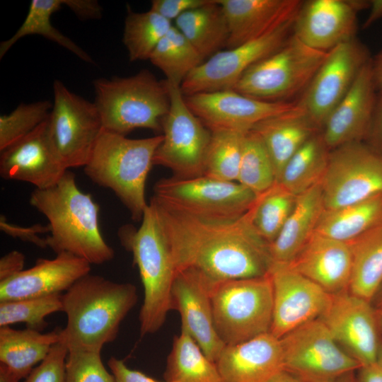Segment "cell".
Segmentation results:
<instances>
[{
    "label": "cell",
    "instance_id": "cell-28",
    "mask_svg": "<svg viewBox=\"0 0 382 382\" xmlns=\"http://www.w3.org/2000/svg\"><path fill=\"white\" fill-rule=\"evenodd\" d=\"M325 209L320 183L297 195L293 210L270 244L272 262L289 263L315 232Z\"/></svg>",
    "mask_w": 382,
    "mask_h": 382
},
{
    "label": "cell",
    "instance_id": "cell-59",
    "mask_svg": "<svg viewBox=\"0 0 382 382\" xmlns=\"http://www.w3.org/2000/svg\"><path fill=\"white\" fill-rule=\"evenodd\" d=\"M381 303H382V300H381ZM381 307H382V305H381Z\"/></svg>",
    "mask_w": 382,
    "mask_h": 382
},
{
    "label": "cell",
    "instance_id": "cell-17",
    "mask_svg": "<svg viewBox=\"0 0 382 382\" xmlns=\"http://www.w3.org/2000/svg\"><path fill=\"white\" fill-rule=\"evenodd\" d=\"M273 289L270 333L280 339L287 333L319 318L331 294L291 268L288 263L272 262L269 272Z\"/></svg>",
    "mask_w": 382,
    "mask_h": 382
},
{
    "label": "cell",
    "instance_id": "cell-40",
    "mask_svg": "<svg viewBox=\"0 0 382 382\" xmlns=\"http://www.w3.org/2000/svg\"><path fill=\"white\" fill-rule=\"evenodd\" d=\"M237 182L257 197L277 183L272 159L259 136L251 130L245 136Z\"/></svg>",
    "mask_w": 382,
    "mask_h": 382
},
{
    "label": "cell",
    "instance_id": "cell-3",
    "mask_svg": "<svg viewBox=\"0 0 382 382\" xmlns=\"http://www.w3.org/2000/svg\"><path fill=\"white\" fill-rule=\"evenodd\" d=\"M137 301L131 283H119L100 275L83 276L62 294V311L67 317L60 340L68 350L101 352L116 338L120 325Z\"/></svg>",
    "mask_w": 382,
    "mask_h": 382
},
{
    "label": "cell",
    "instance_id": "cell-14",
    "mask_svg": "<svg viewBox=\"0 0 382 382\" xmlns=\"http://www.w3.org/2000/svg\"><path fill=\"white\" fill-rule=\"evenodd\" d=\"M295 19L268 33L221 50L192 71L180 86L185 96L232 89L250 66L279 49L291 36Z\"/></svg>",
    "mask_w": 382,
    "mask_h": 382
},
{
    "label": "cell",
    "instance_id": "cell-35",
    "mask_svg": "<svg viewBox=\"0 0 382 382\" xmlns=\"http://www.w3.org/2000/svg\"><path fill=\"white\" fill-rule=\"evenodd\" d=\"M149 60L164 74L168 83L178 86L205 61L173 25L158 43Z\"/></svg>",
    "mask_w": 382,
    "mask_h": 382
},
{
    "label": "cell",
    "instance_id": "cell-38",
    "mask_svg": "<svg viewBox=\"0 0 382 382\" xmlns=\"http://www.w3.org/2000/svg\"><path fill=\"white\" fill-rule=\"evenodd\" d=\"M296 197L277 182L257 197L250 208L252 222L258 234L269 244L280 232L294 209Z\"/></svg>",
    "mask_w": 382,
    "mask_h": 382
},
{
    "label": "cell",
    "instance_id": "cell-50",
    "mask_svg": "<svg viewBox=\"0 0 382 382\" xmlns=\"http://www.w3.org/2000/svg\"><path fill=\"white\" fill-rule=\"evenodd\" d=\"M370 132H372L376 143L382 149V93H378Z\"/></svg>",
    "mask_w": 382,
    "mask_h": 382
},
{
    "label": "cell",
    "instance_id": "cell-26",
    "mask_svg": "<svg viewBox=\"0 0 382 382\" xmlns=\"http://www.w3.org/2000/svg\"><path fill=\"white\" fill-rule=\"evenodd\" d=\"M215 364L223 382H267L284 370L280 339L267 332L226 345Z\"/></svg>",
    "mask_w": 382,
    "mask_h": 382
},
{
    "label": "cell",
    "instance_id": "cell-48",
    "mask_svg": "<svg viewBox=\"0 0 382 382\" xmlns=\"http://www.w3.org/2000/svg\"><path fill=\"white\" fill-rule=\"evenodd\" d=\"M25 255L12 250L0 259V282L6 280L23 270Z\"/></svg>",
    "mask_w": 382,
    "mask_h": 382
},
{
    "label": "cell",
    "instance_id": "cell-27",
    "mask_svg": "<svg viewBox=\"0 0 382 382\" xmlns=\"http://www.w3.org/2000/svg\"><path fill=\"white\" fill-rule=\"evenodd\" d=\"M319 127L309 117L298 102L286 112L264 120L251 129L265 145L273 163L277 182L288 161Z\"/></svg>",
    "mask_w": 382,
    "mask_h": 382
},
{
    "label": "cell",
    "instance_id": "cell-16",
    "mask_svg": "<svg viewBox=\"0 0 382 382\" xmlns=\"http://www.w3.org/2000/svg\"><path fill=\"white\" fill-rule=\"evenodd\" d=\"M336 342L361 366L376 363L379 346L378 316L369 301L348 290L331 294L319 318Z\"/></svg>",
    "mask_w": 382,
    "mask_h": 382
},
{
    "label": "cell",
    "instance_id": "cell-15",
    "mask_svg": "<svg viewBox=\"0 0 382 382\" xmlns=\"http://www.w3.org/2000/svg\"><path fill=\"white\" fill-rule=\"evenodd\" d=\"M368 48L355 38L328 52L300 101L319 127L347 93L361 69L371 60Z\"/></svg>",
    "mask_w": 382,
    "mask_h": 382
},
{
    "label": "cell",
    "instance_id": "cell-9",
    "mask_svg": "<svg viewBox=\"0 0 382 382\" xmlns=\"http://www.w3.org/2000/svg\"><path fill=\"white\" fill-rule=\"evenodd\" d=\"M153 197L163 206L194 216L232 219L242 216L257 196L238 182L205 175L191 178H161L154 187Z\"/></svg>",
    "mask_w": 382,
    "mask_h": 382
},
{
    "label": "cell",
    "instance_id": "cell-43",
    "mask_svg": "<svg viewBox=\"0 0 382 382\" xmlns=\"http://www.w3.org/2000/svg\"><path fill=\"white\" fill-rule=\"evenodd\" d=\"M64 382H117L101 359L100 352L71 349L65 363Z\"/></svg>",
    "mask_w": 382,
    "mask_h": 382
},
{
    "label": "cell",
    "instance_id": "cell-56",
    "mask_svg": "<svg viewBox=\"0 0 382 382\" xmlns=\"http://www.w3.org/2000/svg\"><path fill=\"white\" fill-rule=\"evenodd\" d=\"M354 371L349 372L343 375L342 376L339 378L335 382H357L354 377Z\"/></svg>",
    "mask_w": 382,
    "mask_h": 382
},
{
    "label": "cell",
    "instance_id": "cell-31",
    "mask_svg": "<svg viewBox=\"0 0 382 382\" xmlns=\"http://www.w3.org/2000/svg\"><path fill=\"white\" fill-rule=\"evenodd\" d=\"M348 243L352 256L348 291L371 301L382 286V221Z\"/></svg>",
    "mask_w": 382,
    "mask_h": 382
},
{
    "label": "cell",
    "instance_id": "cell-49",
    "mask_svg": "<svg viewBox=\"0 0 382 382\" xmlns=\"http://www.w3.org/2000/svg\"><path fill=\"white\" fill-rule=\"evenodd\" d=\"M66 6L81 18H99L102 7L95 0H67Z\"/></svg>",
    "mask_w": 382,
    "mask_h": 382
},
{
    "label": "cell",
    "instance_id": "cell-57",
    "mask_svg": "<svg viewBox=\"0 0 382 382\" xmlns=\"http://www.w3.org/2000/svg\"><path fill=\"white\" fill-rule=\"evenodd\" d=\"M376 364L382 371V338L380 340L379 346L377 352Z\"/></svg>",
    "mask_w": 382,
    "mask_h": 382
},
{
    "label": "cell",
    "instance_id": "cell-1",
    "mask_svg": "<svg viewBox=\"0 0 382 382\" xmlns=\"http://www.w3.org/2000/svg\"><path fill=\"white\" fill-rule=\"evenodd\" d=\"M176 272L193 268L212 284L262 277L272 260L250 209L241 216L212 219L169 209L154 197ZM251 208V207H250Z\"/></svg>",
    "mask_w": 382,
    "mask_h": 382
},
{
    "label": "cell",
    "instance_id": "cell-39",
    "mask_svg": "<svg viewBox=\"0 0 382 382\" xmlns=\"http://www.w3.org/2000/svg\"><path fill=\"white\" fill-rule=\"evenodd\" d=\"M211 132L203 175L222 181L237 182L246 133L227 129Z\"/></svg>",
    "mask_w": 382,
    "mask_h": 382
},
{
    "label": "cell",
    "instance_id": "cell-55",
    "mask_svg": "<svg viewBox=\"0 0 382 382\" xmlns=\"http://www.w3.org/2000/svg\"><path fill=\"white\" fill-rule=\"evenodd\" d=\"M20 380L15 376L5 366L0 364V382H19Z\"/></svg>",
    "mask_w": 382,
    "mask_h": 382
},
{
    "label": "cell",
    "instance_id": "cell-36",
    "mask_svg": "<svg viewBox=\"0 0 382 382\" xmlns=\"http://www.w3.org/2000/svg\"><path fill=\"white\" fill-rule=\"evenodd\" d=\"M67 0H32L27 16L9 39L0 44V58L21 38L29 35H40L73 52L81 59L94 64L93 59L74 41L63 35L51 23L52 15L62 6H66Z\"/></svg>",
    "mask_w": 382,
    "mask_h": 382
},
{
    "label": "cell",
    "instance_id": "cell-18",
    "mask_svg": "<svg viewBox=\"0 0 382 382\" xmlns=\"http://www.w3.org/2000/svg\"><path fill=\"white\" fill-rule=\"evenodd\" d=\"M185 100L210 131L227 129L244 133L264 120L294 109L298 104L260 100L233 89L199 93L185 96Z\"/></svg>",
    "mask_w": 382,
    "mask_h": 382
},
{
    "label": "cell",
    "instance_id": "cell-33",
    "mask_svg": "<svg viewBox=\"0 0 382 382\" xmlns=\"http://www.w3.org/2000/svg\"><path fill=\"white\" fill-rule=\"evenodd\" d=\"M329 150L321 134H316L288 161L277 183L296 196L320 183L328 163Z\"/></svg>",
    "mask_w": 382,
    "mask_h": 382
},
{
    "label": "cell",
    "instance_id": "cell-45",
    "mask_svg": "<svg viewBox=\"0 0 382 382\" xmlns=\"http://www.w3.org/2000/svg\"><path fill=\"white\" fill-rule=\"evenodd\" d=\"M0 228L6 234L19 238L24 241L30 242L38 247L46 248V238H41L39 235L47 232H50L49 225L42 226L40 224H35L32 226H21L8 223L4 215H1Z\"/></svg>",
    "mask_w": 382,
    "mask_h": 382
},
{
    "label": "cell",
    "instance_id": "cell-37",
    "mask_svg": "<svg viewBox=\"0 0 382 382\" xmlns=\"http://www.w3.org/2000/svg\"><path fill=\"white\" fill-rule=\"evenodd\" d=\"M173 26L172 22L149 9L137 13L127 8L122 41L131 62L146 60Z\"/></svg>",
    "mask_w": 382,
    "mask_h": 382
},
{
    "label": "cell",
    "instance_id": "cell-58",
    "mask_svg": "<svg viewBox=\"0 0 382 382\" xmlns=\"http://www.w3.org/2000/svg\"><path fill=\"white\" fill-rule=\"evenodd\" d=\"M378 316V322H379V326L382 328V310L381 312Z\"/></svg>",
    "mask_w": 382,
    "mask_h": 382
},
{
    "label": "cell",
    "instance_id": "cell-51",
    "mask_svg": "<svg viewBox=\"0 0 382 382\" xmlns=\"http://www.w3.org/2000/svg\"><path fill=\"white\" fill-rule=\"evenodd\" d=\"M357 382H382V371L376 363L359 369Z\"/></svg>",
    "mask_w": 382,
    "mask_h": 382
},
{
    "label": "cell",
    "instance_id": "cell-29",
    "mask_svg": "<svg viewBox=\"0 0 382 382\" xmlns=\"http://www.w3.org/2000/svg\"><path fill=\"white\" fill-rule=\"evenodd\" d=\"M60 330L42 333L30 328L0 327V364L20 381L25 378L60 340Z\"/></svg>",
    "mask_w": 382,
    "mask_h": 382
},
{
    "label": "cell",
    "instance_id": "cell-12",
    "mask_svg": "<svg viewBox=\"0 0 382 382\" xmlns=\"http://www.w3.org/2000/svg\"><path fill=\"white\" fill-rule=\"evenodd\" d=\"M325 209H334L382 194V154L360 142L330 153L320 180Z\"/></svg>",
    "mask_w": 382,
    "mask_h": 382
},
{
    "label": "cell",
    "instance_id": "cell-7",
    "mask_svg": "<svg viewBox=\"0 0 382 382\" xmlns=\"http://www.w3.org/2000/svg\"><path fill=\"white\" fill-rule=\"evenodd\" d=\"M211 299L215 328L226 345L270 332L273 289L269 273L214 284Z\"/></svg>",
    "mask_w": 382,
    "mask_h": 382
},
{
    "label": "cell",
    "instance_id": "cell-4",
    "mask_svg": "<svg viewBox=\"0 0 382 382\" xmlns=\"http://www.w3.org/2000/svg\"><path fill=\"white\" fill-rule=\"evenodd\" d=\"M121 244L132 253L144 288L139 316L141 336L157 332L173 309L172 289L176 275L173 254L156 207L151 200L138 228L125 225L118 231Z\"/></svg>",
    "mask_w": 382,
    "mask_h": 382
},
{
    "label": "cell",
    "instance_id": "cell-11",
    "mask_svg": "<svg viewBox=\"0 0 382 382\" xmlns=\"http://www.w3.org/2000/svg\"><path fill=\"white\" fill-rule=\"evenodd\" d=\"M166 83L170 108L162 122L163 140L153 164L169 168L177 178L203 175L212 132L190 110L180 86Z\"/></svg>",
    "mask_w": 382,
    "mask_h": 382
},
{
    "label": "cell",
    "instance_id": "cell-52",
    "mask_svg": "<svg viewBox=\"0 0 382 382\" xmlns=\"http://www.w3.org/2000/svg\"><path fill=\"white\" fill-rule=\"evenodd\" d=\"M369 15L362 24L363 29H367L382 18V0H371Z\"/></svg>",
    "mask_w": 382,
    "mask_h": 382
},
{
    "label": "cell",
    "instance_id": "cell-2",
    "mask_svg": "<svg viewBox=\"0 0 382 382\" xmlns=\"http://www.w3.org/2000/svg\"><path fill=\"white\" fill-rule=\"evenodd\" d=\"M29 202L48 220L47 247L57 254L68 253L91 265L113 259L115 252L100 232V207L91 195L79 188L74 173L67 170L54 185L35 188Z\"/></svg>",
    "mask_w": 382,
    "mask_h": 382
},
{
    "label": "cell",
    "instance_id": "cell-53",
    "mask_svg": "<svg viewBox=\"0 0 382 382\" xmlns=\"http://www.w3.org/2000/svg\"><path fill=\"white\" fill-rule=\"evenodd\" d=\"M371 68L377 93H382V50L372 58Z\"/></svg>",
    "mask_w": 382,
    "mask_h": 382
},
{
    "label": "cell",
    "instance_id": "cell-19",
    "mask_svg": "<svg viewBox=\"0 0 382 382\" xmlns=\"http://www.w3.org/2000/svg\"><path fill=\"white\" fill-rule=\"evenodd\" d=\"M67 170L51 139L47 119L1 151V177L28 183L37 189L54 185Z\"/></svg>",
    "mask_w": 382,
    "mask_h": 382
},
{
    "label": "cell",
    "instance_id": "cell-23",
    "mask_svg": "<svg viewBox=\"0 0 382 382\" xmlns=\"http://www.w3.org/2000/svg\"><path fill=\"white\" fill-rule=\"evenodd\" d=\"M357 13L350 0L303 1L293 33L306 45L328 52L355 38Z\"/></svg>",
    "mask_w": 382,
    "mask_h": 382
},
{
    "label": "cell",
    "instance_id": "cell-10",
    "mask_svg": "<svg viewBox=\"0 0 382 382\" xmlns=\"http://www.w3.org/2000/svg\"><path fill=\"white\" fill-rule=\"evenodd\" d=\"M280 342L284 370L301 382H335L361 367L319 318L287 333Z\"/></svg>",
    "mask_w": 382,
    "mask_h": 382
},
{
    "label": "cell",
    "instance_id": "cell-22",
    "mask_svg": "<svg viewBox=\"0 0 382 382\" xmlns=\"http://www.w3.org/2000/svg\"><path fill=\"white\" fill-rule=\"evenodd\" d=\"M90 271L88 262L68 253L37 259L32 267L0 282V302L62 294Z\"/></svg>",
    "mask_w": 382,
    "mask_h": 382
},
{
    "label": "cell",
    "instance_id": "cell-24",
    "mask_svg": "<svg viewBox=\"0 0 382 382\" xmlns=\"http://www.w3.org/2000/svg\"><path fill=\"white\" fill-rule=\"evenodd\" d=\"M352 256L348 243L314 232L288 264L330 294L349 289Z\"/></svg>",
    "mask_w": 382,
    "mask_h": 382
},
{
    "label": "cell",
    "instance_id": "cell-20",
    "mask_svg": "<svg viewBox=\"0 0 382 382\" xmlns=\"http://www.w3.org/2000/svg\"><path fill=\"white\" fill-rule=\"evenodd\" d=\"M213 285L193 268L180 270L173 282L172 305L181 316V329L187 332L211 361L216 362L226 345L214 325L211 299Z\"/></svg>",
    "mask_w": 382,
    "mask_h": 382
},
{
    "label": "cell",
    "instance_id": "cell-8",
    "mask_svg": "<svg viewBox=\"0 0 382 382\" xmlns=\"http://www.w3.org/2000/svg\"><path fill=\"white\" fill-rule=\"evenodd\" d=\"M328 53L306 45L293 33L279 49L247 69L232 89L260 100L285 102L306 89Z\"/></svg>",
    "mask_w": 382,
    "mask_h": 382
},
{
    "label": "cell",
    "instance_id": "cell-54",
    "mask_svg": "<svg viewBox=\"0 0 382 382\" xmlns=\"http://www.w3.org/2000/svg\"><path fill=\"white\" fill-rule=\"evenodd\" d=\"M267 382H301V381H300L298 378L294 377L291 374L283 370L277 373L276 375L272 377Z\"/></svg>",
    "mask_w": 382,
    "mask_h": 382
},
{
    "label": "cell",
    "instance_id": "cell-42",
    "mask_svg": "<svg viewBox=\"0 0 382 382\" xmlns=\"http://www.w3.org/2000/svg\"><path fill=\"white\" fill-rule=\"evenodd\" d=\"M52 104L47 100L21 103L8 115L0 116V151L26 136L49 117Z\"/></svg>",
    "mask_w": 382,
    "mask_h": 382
},
{
    "label": "cell",
    "instance_id": "cell-13",
    "mask_svg": "<svg viewBox=\"0 0 382 382\" xmlns=\"http://www.w3.org/2000/svg\"><path fill=\"white\" fill-rule=\"evenodd\" d=\"M53 93L47 118L52 142L67 169L84 167L103 129L97 106L59 80L54 81Z\"/></svg>",
    "mask_w": 382,
    "mask_h": 382
},
{
    "label": "cell",
    "instance_id": "cell-25",
    "mask_svg": "<svg viewBox=\"0 0 382 382\" xmlns=\"http://www.w3.org/2000/svg\"><path fill=\"white\" fill-rule=\"evenodd\" d=\"M228 28L226 49L258 38L294 19L300 0H218Z\"/></svg>",
    "mask_w": 382,
    "mask_h": 382
},
{
    "label": "cell",
    "instance_id": "cell-6",
    "mask_svg": "<svg viewBox=\"0 0 382 382\" xmlns=\"http://www.w3.org/2000/svg\"><path fill=\"white\" fill-rule=\"evenodd\" d=\"M93 86L104 129L124 136L139 128L162 132L170 108L166 80L158 81L143 69L128 77L98 79Z\"/></svg>",
    "mask_w": 382,
    "mask_h": 382
},
{
    "label": "cell",
    "instance_id": "cell-46",
    "mask_svg": "<svg viewBox=\"0 0 382 382\" xmlns=\"http://www.w3.org/2000/svg\"><path fill=\"white\" fill-rule=\"evenodd\" d=\"M209 0H152L150 9L171 21L183 13L205 5Z\"/></svg>",
    "mask_w": 382,
    "mask_h": 382
},
{
    "label": "cell",
    "instance_id": "cell-41",
    "mask_svg": "<svg viewBox=\"0 0 382 382\" xmlns=\"http://www.w3.org/2000/svg\"><path fill=\"white\" fill-rule=\"evenodd\" d=\"M58 311H62V294L0 302V327L23 323L41 331L47 325L45 318Z\"/></svg>",
    "mask_w": 382,
    "mask_h": 382
},
{
    "label": "cell",
    "instance_id": "cell-34",
    "mask_svg": "<svg viewBox=\"0 0 382 382\" xmlns=\"http://www.w3.org/2000/svg\"><path fill=\"white\" fill-rule=\"evenodd\" d=\"M164 378L167 382H223L215 362L182 329L168 356Z\"/></svg>",
    "mask_w": 382,
    "mask_h": 382
},
{
    "label": "cell",
    "instance_id": "cell-44",
    "mask_svg": "<svg viewBox=\"0 0 382 382\" xmlns=\"http://www.w3.org/2000/svg\"><path fill=\"white\" fill-rule=\"evenodd\" d=\"M67 354L68 348L60 340L52 347L47 357L32 370L24 382H64Z\"/></svg>",
    "mask_w": 382,
    "mask_h": 382
},
{
    "label": "cell",
    "instance_id": "cell-32",
    "mask_svg": "<svg viewBox=\"0 0 382 382\" xmlns=\"http://www.w3.org/2000/svg\"><path fill=\"white\" fill-rule=\"evenodd\" d=\"M382 221V194L334 209H324L315 232L349 243Z\"/></svg>",
    "mask_w": 382,
    "mask_h": 382
},
{
    "label": "cell",
    "instance_id": "cell-5",
    "mask_svg": "<svg viewBox=\"0 0 382 382\" xmlns=\"http://www.w3.org/2000/svg\"><path fill=\"white\" fill-rule=\"evenodd\" d=\"M162 140V134L129 139L103 129L83 167L90 180L115 193L135 221H141L148 205L146 178Z\"/></svg>",
    "mask_w": 382,
    "mask_h": 382
},
{
    "label": "cell",
    "instance_id": "cell-47",
    "mask_svg": "<svg viewBox=\"0 0 382 382\" xmlns=\"http://www.w3.org/2000/svg\"><path fill=\"white\" fill-rule=\"evenodd\" d=\"M108 365L117 382H160L139 371L129 369L124 361L113 357L109 359Z\"/></svg>",
    "mask_w": 382,
    "mask_h": 382
},
{
    "label": "cell",
    "instance_id": "cell-21",
    "mask_svg": "<svg viewBox=\"0 0 382 382\" xmlns=\"http://www.w3.org/2000/svg\"><path fill=\"white\" fill-rule=\"evenodd\" d=\"M377 93L371 60L322 126L321 135L329 149L359 142L369 133Z\"/></svg>",
    "mask_w": 382,
    "mask_h": 382
},
{
    "label": "cell",
    "instance_id": "cell-30",
    "mask_svg": "<svg viewBox=\"0 0 382 382\" xmlns=\"http://www.w3.org/2000/svg\"><path fill=\"white\" fill-rule=\"evenodd\" d=\"M182 33L204 59L226 47L228 38L227 21L218 0L190 10L175 21Z\"/></svg>",
    "mask_w": 382,
    "mask_h": 382
}]
</instances>
